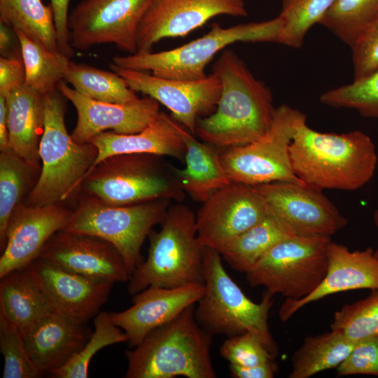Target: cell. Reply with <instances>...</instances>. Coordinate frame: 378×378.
<instances>
[{"mask_svg": "<svg viewBox=\"0 0 378 378\" xmlns=\"http://www.w3.org/2000/svg\"><path fill=\"white\" fill-rule=\"evenodd\" d=\"M213 73L220 80V99L212 113L197 119L195 134L216 148H230L265 134L275 110L270 88L231 50L222 52Z\"/></svg>", "mask_w": 378, "mask_h": 378, "instance_id": "obj_1", "label": "cell"}, {"mask_svg": "<svg viewBox=\"0 0 378 378\" xmlns=\"http://www.w3.org/2000/svg\"><path fill=\"white\" fill-rule=\"evenodd\" d=\"M290 156L296 176L321 190L359 189L371 180L377 164L375 145L364 132H320L307 120L297 128Z\"/></svg>", "mask_w": 378, "mask_h": 378, "instance_id": "obj_2", "label": "cell"}, {"mask_svg": "<svg viewBox=\"0 0 378 378\" xmlns=\"http://www.w3.org/2000/svg\"><path fill=\"white\" fill-rule=\"evenodd\" d=\"M195 306L153 330L125 351L127 378H215L211 358L212 335L197 323Z\"/></svg>", "mask_w": 378, "mask_h": 378, "instance_id": "obj_3", "label": "cell"}, {"mask_svg": "<svg viewBox=\"0 0 378 378\" xmlns=\"http://www.w3.org/2000/svg\"><path fill=\"white\" fill-rule=\"evenodd\" d=\"M148 237V256L128 281L130 295L150 286L174 288L204 284V247L197 237L196 216L189 207L170 205L160 230H152Z\"/></svg>", "mask_w": 378, "mask_h": 378, "instance_id": "obj_4", "label": "cell"}, {"mask_svg": "<svg viewBox=\"0 0 378 378\" xmlns=\"http://www.w3.org/2000/svg\"><path fill=\"white\" fill-rule=\"evenodd\" d=\"M64 98L57 90L44 94V129L38 149L41 172L23 202L27 205L64 202L76 195L97 156L92 143L78 144L68 133Z\"/></svg>", "mask_w": 378, "mask_h": 378, "instance_id": "obj_5", "label": "cell"}, {"mask_svg": "<svg viewBox=\"0 0 378 378\" xmlns=\"http://www.w3.org/2000/svg\"><path fill=\"white\" fill-rule=\"evenodd\" d=\"M204 277L206 290L195 308L200 326L212 335L231 337L250 332L273 356H277L278 346L267 323L274 295L265 290L259 303L251 301L227 273L220 253L206 247Z\"/></svg>", "mask_w": 378, "mask_h": 378, "instance_id": "obj_6", "label": "cell"}, {"mask_svg": "<svg viewBox=\"0 0 378 378\" xmlns=\"http://www.w3.org/2000/svg\"><path fill=\"white\" fill-rule=\"evenodd\" d=\"M283 24L279 16L230 27L214 23L208 33L181 46L158 52L115 56L111 62L127 69L150 71L153 75L164 78L200 80L207 76L205 69L208 64L226 46L237 42L278 43Z\"/></svg>", "mask_w": 378, "mask_h": 378, "instance_id": "obj_7", "label": "cell"}, {"mask_svg": "<svg viewBox=\"0 0 378 378\" xmlns=\"http://www.w3.org/2000/svg\"><path fill=\"white\" fill-rule=\"evenodd\" d=\"M79 192L117 206L156 199L181 202L185 194L160 156L148 153L119 154L104 160L85 176Z\"/></svg>", "mask_w": 378, "mask_h": 378, "instance_id": "obj_8", "label": "cell"}, {"mask_svg": "<svg viewBox=\"0 0 378 378\" xmlns=\"http://www.w3.org/2000/svg\"><path fill=\"white\" fill-rule=\"evenodd\" d=\"M171 200L156 199L117 206L81 193L64 231L88 234L111 244L132 275L141 262V246L153 227L164 220Z\"/></svg>", "mask_w": 378, "mask_h": 378, "instance_id": "obj_9", "label": "cell"}, {"mask_svg": "<svg viewBox=\"0 0 378 378\" xmlns=\"http://www.w3.org/2000/svg\"><path fill=\"white\" fill-rule=\"evenodd\" d=\"M330 237L294 234L280 241L246 272L252 287L299 300L313 292L323 280L328 267Z\"/></svg>", "mask_w": 378, "mask_h": 378, "instance_id": "obj_10", "label": "cell"}, {"mask_svg": "<svg viewBox=\"0 0 378 378\" xmlns=\"http://www.w3.org/2000/svg\"><path fill=\"white\" fill-rule=\"evenodd\" d=\"M305 114L287 104L275 108L269 130L258 139L227 148L220 160L232 182L258 186L274 181L304 183L295 174L290 147Z\"/></svg>", "mask_w": 378, "mask_h": 378, "instance_id": "obj_11", "label": "cell"}, {"mask_svg": "<svg viewBox=\"0 0 378 378\" xmlns=\"http://www.w3.org/2000/svg\"><path fill=\"white\" fill-rule=\"evenodd\" d=\"M155 0H81L69 15L70 44L85 50L111 43L129 54L137 52L138 28Z\"/></svg>", "mask_w": 378, "mask_h": 378, "instance_id": "obj_12", "label": "cell"}, {"mask_svg": "<svg viewBox=\"0 0 378 378\" xmlns=\"http://www.w3.org/2000/svg\"><path fill=\"white\" fill-rule=\"evenodd\" d=\"M267 214L286 223L298 235L331 237L347 219L316 188L292 181L255 186Z\"/></svg>", "mask_w": 378, "mask_h": 378, "instance_id": "obj_13", "label": "cell"}, {"mask_svg": "<svg viewBox=\"0 0 378 378\" xmlns=\"http://www.w3.org/2000/svg\"><path fill=\"white\" fill-rule=\"evenodd\" d=\"M267 214L255 186L232 182L202 203L196 216L198 239L204 247L220 253Z\"/></svg>", "mask_w": 378, "mask_h": 378, "instance_id": "obj_14", "label": "cell"}, {"mask_svg": "<svg viewBox=\"0 0 378 378\" xmlns=\"http://www.w3.org/2000/svg\"><path fill=\"white\" fill-rule=\"evenodd\" d=\"M109 67L123 78L134 91L166 106L172 118L193 134L197 119L212 113L220 99L221 83L214 73L200 80H181L121 68L112 62Z\"/></svg>", "mask_w": 378, "mask_h": 378, "instance_id": "obj_15", "label": "cell"}, {"mask_svg": "<svg viewBox=\"0 0 378 378\" xmlns=\"http://www.w3.org/2000/svg\"><path fill=\"white\" fill-rule=\"evenodd\" d=\"M248 15L243 0H155L138 28L136 52L166 38L183 37L212 18Z\"/></svg>", "mask_w": 378, "mask_h": 378, "instance_id": "obj_16", "label": "cell"}, {"mask_svg": "<svg viewBox=\"0 0 378 378\" xmlns=\"http://www.w3.org/2000/svg\"><path fill=\"white\" fill-rule=\"evenodd\" d=\"M56 88L76 110L77 122L71 135L78 144L89 142L107 130L123 134L139 132L160 113V103L148 96L127 103H108L82 95L64 80Z\"/></svg>", "mask_w": 378, "mask_h": 378, "instance_id": "obj_17", "label": "cell"}, {"mask_svg": "<svg viewBox=\"0 0 378 378\" xmlns=\"http://www.w3.org/2000/svg\"><path fill=\"white\" fill-rule=\"evenodd\" d=\"M26 269L52 311L83 323L99 313L113 284L70 272L40 258Z\"/></svg>", "mask_w": 378, "mask_h": 378, "instance_id": "obj_18", "label": "cell"}, {"mask_svg": "<svg viewBox=\"0 0 378 378\" xmlns=\"http://www.w3.org/2000/svg\"><path fill=\"white\" fill-rule=\"evenodd\" d=\"M73 210L64 202L43 206L20 204L8 224L0 257V278L27 267L38 258L50 237L66 226Z\"/></svg>", "mask_w": 378, "mask_h": 378, "instance_id": "obj_19", "label": "cell"}, {"mask_svg": "<svg viewBox=\"0 0 378 378\" xmlns=\"http://www.w3.org/2000/svg\"><path fill=\"white\" fill-rule=\"evenodd\" d=\"M38 258L80 275L113 284L127 281L131 276L118 250L91 235L61 230L50 237Z\"/></svg>", "mask_w": 378, "mask_h": 378, "instance_id": "obj_20", "label": "cell"}, {"mask_svg": "<svg viewBox=\"0 0 378 378\" xmlns=\"http://www.w3.org/2000/svg\"><path fill=\"white\" fill-rule=\"evenodd\" d=\"M205 290L204 284L174 288L150 286L134 295L130 307L120 312H109V316L127 334V342L134 348L150 331L197 303Z\"/></svg>", "mask_w": 378, "mask_h": 378, "instance_id": "obj_21", "label": "cell"}, {"mask_svg": "<svg viewBox=\"0 0 378 378\" xmlns=\"http://www.w3.org/2000/svg\"><path fill=\"white\" fill-rule=\"evenodd\" d=\"M327 256V272L322 282L304 298H286L279 311L282 321L304 305L329 295L356 289H378V257L372 248L351 251L346 246L330 241Z\"/></svg>", "mask_w": 378, "mask_h": 378, "instance_id": "obj_22", "label": "cell"}, {"mask_svg": "<svg viewBox=\"0 0 378 378\" xmlns=\"http://www.w3.org/2000/svg\"><path fill=\"white\" fill-rule=\"evenodd\" d=\"M91 334L85 323L51 311L23 337L33 362L44 374L66 365Z\"/></svg>", "mask_w": 378, "mask_h": 378, "instance_id": "obj_23", "label": "cell"}, {"mask_svg": "<svg viewBox=\"0 0 378 378\" xmlns=\"http://www.w3.org/2000/svg\"><path fill=\"white\" fill-rule=\"evenodd\" d=\"M181 127V125L172 116L160 112L149 125L139 132L130 134L112 131L102 132L89 141L98 151L90 171L104 160L119 154L148 153L181 160L185 156L186 146Z\"/></svg>", "mask_w": 378, "mask_h": 378, "instance_id": "obj_24", "label": "cell"}, {"mask_svg": "<svg viewBox=\"0 0 378 378\" xmlns=\"http://www.w3.org/2000/svg\"><path fill=\"white\" fill-rule=\"evenodd\" d=\"M5 97L10 148L41 169L38 149L44 129V95L24 85Z\"/></svg>", "mask_w": 378, "mask_h": 378, "instance_id": "obj_25", "label": "cell"}, {"mask_svg": "<svg viewBox=\"0 0 378 378\" xmlns=\"http://www.w3.org/2000/svg\"><path fill=\"white\" fill-rule=\"evenodd\" d=\"M186 146L183 169H174L180 186L195 201L203 203L214 192L232 183L216 147L200 142L181 125Z\"/></svg>", "mask_w": 378, "mask_h": 378, "instance_id": "obj_26", "label": "cell"}, {"mask_svg": "<svg viewBox=\"0 0 378 378\" xmlns=\"http://www.w3.org/2000/svg\"><path fill=\"white\" fill-rule=\"evenodd\" d=\"M0 279V310L22 335L52 311L26 267Z\"/></svg>", "mask_w": 378, "mask_h": 378, "instance_id": "obj_27", "label": "cell"}, {"mask_svg": "<svg viewBox=\"0 0 378 378\" xmlns=\"http://www.w3.org/2000/svg\"><path fill=\"white\" fill-rule=\"evenodd\" d=\"M294 234L282 220L267 214L225 246L220 255L233 270L246 273L274 245Z\"/></svg>", "mask_w": 378, "mask_h": 378, "instance_id": "obj_28", "label": "cell"}, {"mask_svg": "<svg viewBox=\"0 0 378 378\" xmlns=\"http://www.w3.org/2000/svg\"><path fill=\"white\" fill-rule=\"evenodd\" d=\"M0 248L6 244V230L15 208L35 186L41 169L29 164L12 149L0 151Z\"/></svg>", "mask_w": 378, "mask_h": 378, "instance_id": "obj_29", "label": "cell"}, {"mask_svg": "<svg viewBox=\"0 0 378 378\" xmlns=\"http://www.w3.org/2000/svg\"><path fill=\"white\" fill-rule=\"evenodd\" d=\"M356 342L332 330L319 335L307 337L302 346L293 356V370L289 377L309 378L321 371L337 368Z\"/></svg>", "mask_w": 378, "mask_h": 378, "instance_id": "obj_30", "label": "cell"}, {"mask_svg": "<svg viewBox=\"0 0 378 378\" xmlns=\"http://www.w3.org/2000/svg\"><path fill=\"white\" fill-rule=\"evenodd\" d=\"M13 30L25 69L24 85L43 95L57 90V83L64 78L70 58L59 51L49 50L19 29Z\"/></svg>", "mask_w": 378, "mask_h": 378, "instance_id": "obj_31", "label": "cell"}, {"mask_svg": "<svg viewBox=\"0 0 378 378\" xmlns=\"http://www.w3.org/2000/svg\"><path fill=\"white\" fill-rule=\"evenodd\" d=\"M0 22L19 29L52 51H59L51 5L41 0H5L0 2Z\"/></svg>", "mask_w": 378, "mask_h": 378, "instance_id": "obj_32", "label": "cell"}, {"mask_svg": "<svg viewBox=\"0 0 378 378\" xmlns=\"http://www.w3.org/2000/svg\"><path fill=\"white\" fill-rule=\"evenodd\" d=\"M64 80L90 99L108 103H127L139 97L117 73L90 65L69 62Z\"/></svg>", "mask_w": 378, "mask_h": 378, "instance_id": "obj_33", "label": "cell"}, {"mask_svg": "<svg viewBox=\"0 0 378 378\" xmlns=\"http://www.w3.org/2000/svg\"><path fill=\"white\" fill-rule=\"evenodd\" d=\"M378 22V0H335L319 24L350 48Z\"/></svg>", "mask_w": 378, "mask_h": 378, "instance_id": "obj_34", "label": "cell"}, {"mask_svg": "<svg viewBox=\"0 0 378 378\" xmlns=\"http://www.w3.org/2000/svg\"><path fill=\"white\" fill-rule=\"evenodd\" d=\"M94 330L80 351L62 368L53 370L50 374L57 378H86L89 364L100 349L117 343L127 342V334L115 326L109 312H99L94 319Z\"/></svg>", "mask_w": 378, "mask_h": 378, "instance_id": "obj_35", "label": "cell"}, {"mask_svg": "<svg viewBox=\"0 0 378 378\" xmlns=\"http://www.w3.org/2000/svg\"><path fill=\"white\" fill-rule=\"evenodd\" d=\"M335 0H282L283 27L278 43L300 48L310 28L319 23Z\"/></svg>", "mask_w": 378, "mask_h": 378, "instance_id": "obj_36", "label": "cell"}, {"mask_svg": "<svg viewBox=\"0 0 378 378\" xmlns=\"http://www.w3.org/2000/svg\"><path fill=\"white\" fill-rule=\"evenodd\" d=\"M319 100L324 105L353 109L363 117L378 120V69L363 78L323 92Z\"/></svg>", "mask_w": 378, "mask_h": 378, "instance_id": "obj_37", "label": "cell"}, {"mask_svg": "<svg viewBox=\"0 0 378 378\" xmlns=\"http://www.w3.org/2000/svg\"><path fill=\"white\" fill-rule=\"evenodd\" d=\"M330 328L356 342L378 336V289L373 290L366 298L337 311Z\"/></svg>", "mask_w": 378, "mask_h": 378, "instance_id": "obj_38", "label": "cell"}, {"mask_svg": "<svg viewBox=\"0 0 378 378\" xmlns=\"http://www.w3.org/2000/svg\"><path fill=\"white\" fill-rule=\"evenodd\" d=\"M0 350L4 378H38L42 373L33 362L20 329L0 310Z\"/></svg>", "mask_w": 378, "mask_h": 378, "instance_id": "obj_39", "label": "cell"}, {"mask_svg": "<svg viewBox=\"0 0 378 378\" xmlns=\"http://www.w3.org/2000/svg\"><path fill=\"white\" fill-rule=\"evenodd\" d=\"M220 354L230 364L243 367L263 364L274 360L275 357L250 332L228 337L221 345Z\"/></svg>", "mask_w": 378, "mask_h": 378, "instance_id": "obj_40", "label": "cell"}, {"mask_svg": "<svg viewBox=\"0 0 378 378\" xmlns=\"http://www.w3.org/2000/svg\"><path fill=\"white\" fill-rule=\"evenodd\" d=\"M338 376H378V336L358 341L346 358L337 368Z\"/></svg>", "mask_w": 378, "mask_h": 378, "instance_id": "obj_41", "label": "cell"}, {"mask_svg": "<svg viewBox=\"0 0 378 378\" xmlns=\"http://www.w3.org/2000/svg\"><path fill=\"white\" fill-rule=\"evenodd\" d=\"M354 80H359L378 69V22L362 33L351 47Z\"/></svg>", "mask_w": 378, "mask_h": 378, "instance_id": "obj_42", "label": "cell"}, {"mask_svg": "<svg viewBox=\"0 0 378 378\" xmlns=\"http://www.w3.org/2000/svg\"><path fill=\"white\" fill-rule=\"evenodd\" d=\"M25 83V69L22 57H0V95L7 97Z\"/></svg>", "mask_w": 378, "mask_h": 378, "instance_id": "obj_43", "label": "cell"}, {"mask_svg": "<svg viewBox=\"0 0 378 378\" xmlns=\"http://www.w3.org/2000/svg\"><path fill=\"white\" fill-rule=\"evenodd\" d=\"M69 1L70 0H50L59 50L70 58L74 55V48L70 44L68 27Z\"/></svg>", "mask_w": 378, "mask_h": 378, "instance_id": "obj_44", "label": "cell"}, {"mask_svg": "<svg viewBox=\"0 0 378 378\" xmlns=\"http://www.w3.org/2000/svg\"><path fill=\"white\" fill-rule=\"evenodd\" d=\"M230 375L234 378H272L278 371L274 360L251 367L230 364Z\"/></svg>", "mask_w": 378, "mask_h": 378, "instance_id": "obj_45", "label": "cell"}, {"mask_svg": "<svg viewBox=\"0 0 378 378\" xmlns=\"http://www.w3.org/2000/svg\"><path fill=\"white\" fill-rule=\"evenodd\" d=\"M10 148L8 125L6 99L0 95V151Z\"/></svg>", "mask_w": 378, "mask_h": 378, "instance_id": "obj_46", "label": "cell"}, {"mask_svg": "<svg viewBox=\"0 0 378 378\" xmlns=\"http://www.w3.org/2000/svg\"><path fill=\"white\" fill-rule=\"evenodd\" d=\"M10 27L4 22L0 23V52L3 57H6L12 43Z\"/></svg>", "mask_w": 378, "mask_h": 378, "instance_id": "obj_47", "label": "cell"}, {"mask_svg": "<svg viewBox=\"0 0 378 378\" xmlns=\"http://www.w3.org/2000/svg\"><path fill=\"white\" fill-rule=\"evenodd\" d=\"M374 220L376 225L378 227V209L374 212ZM374 254L377 257H378V249L374 251Z\"/></svg>", "mask_w": 378, "mask_h": 378, "instance_id": "obj_48", "label": "cell"}, {"mask_svg": "<svg viewBox=\"0 0 378 378\" xmlns=\"http://www.w3.org/2000/svg\"><path fill=\"white\" fill-rule=\"evenodd\" d=\"M5 1V0H0V2H1V1Z\"/></svg>", "mask_w": 378, "mask_h": 378, "instance_id": "obj_49", "label": "cell"}]
</instances>
